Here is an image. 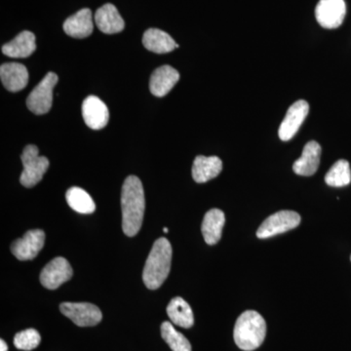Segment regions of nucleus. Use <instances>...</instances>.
Masks as SVG:
<instances>
[{
	"instance_id": "nucleus-16",
	"label": "nucleus",
	"mask_w": 351,
	"mask_h": 351,
	"mask_svg": "<svg viewBox=\"0 0 351 351\" xmlns=\"http://www.w3.org/2000/svg\"><path fill=\"white\" fill-rule=\"evenodd\" d=\"M95 23L101 32L107 34H119L125 27L117 7L110 3L105 4L97 10Z\"/></svg>"
},
{
	"instance_id": "nucleus-28",
	"label": "nucleus",
	"mask_w": 351,
	"mask_h": 351,
	"mask_svg": "<svg viewBox=\"0 0 351 351\" xmlns=\"http://www.w3.org/2000/svg\"><path fill=\"white\" fill-rule=\"evenodd\" d=\"M163 232H169V230H168V228H163Z\"/></svg>"
},
{
	"instance_id": "nucleus-8",
	"label": "nucleus",
	"mask_w": 351,
	"mask_h": 351,
	"mask_svg": "<svg viewBox=\"0 0 351 351\" xmlns=\"http://www.w3.org/2000/svg\"><path fill=\"white\" fill-rule=\"evenodd\" d=\"M346 14L345 0H320L315 8V18L324 29H337L343 24Z\"/></svg>"
},
{
	"instance_id": "nucleus-11",
	"label": "nucleus",
	"mask_w": 351,
	"mask_h": 351,
	"mask_svg": "<svg viewBox=\"0 0 351 351\" xmlns=\"http://www.w3.org/2000/svg\"><path fill=\"white\" fill-rule=\"evenodd\" d=\"M309 112V105L306 101L299 100L289 108L282 123L279 127V138L284 142L294 137L300 127L304 123Z\"/></svg>"
},
{
	"instance_id": "nucleus-26",
	"label": "nucleus",
	"mask_w": 351,
	"mask_h": 351,
	"mask_svg": "<svg viewBox=\"0 0 351 351\" xmlns=\"http://www.w3.org/2000/svg\"><path fill=\"white\" fill-rule=\"evenodd\" d=\"M40 341V334L36 329H27L16 334L14 346L18 350L31 351L38 348Z\"/></svg>"
},
{
	"instance_id": "nucleus-3",
	"label": "nucleus",
	"mask_w": 351,
	"mask_h": 351,
	"mask_svg": "<svg viewBox=\"0 0 351 351\" xmlns=\"http://www.w3.org/2000/svg\"><path fill=\"white\" fill-rule=\"evenodd\" d=\"M267 335V323L257 311H244L235 323L233 338L240 350L252 351L260 348Z\"/></svg>"
},
{
	"instance_id": "nucleus-23",
	"label": "nucleus",
	"mask_w": 351,
	"mask_h": 351,
	"mask_svg": "<svg viewBox=\"0 0 351 351\" xmlns=\"http://www.w3.org/2000/svg\"><path fill=\"white\" fill-rule=\"evenodd\" d=\"M66 202L71 209L80 214H92L96 210L94 200L84 189L73 186L66 191Z\"/></svg>"
},
{
	"instance_id": "nucleus-27",
	"label": "nucleus",
	"mask_w": 351,
	"mask_h": 351,
	"mask_svg": "<svg viewBox=\"0 0 351 351\" xmlns=\"http://www.w3.org/2000/svg\"><path fill=\"white\" fill-rule=\"evenodd\" d=\"M0 351H8V346L3 339L0 341Z\"/></svg>"
},
{
	"instance_id": "nucleus-19",
	"label": "nucleus",
	"mask_w": 351,
	"mask_h": 351,
	"mask_svg": "<svg viewBox=\"0 0 351 351\" xmlns=\"http://www.w3.org/2000/svg\"><path fill=\"white\" fill-rule=\"evenodd\" d=\"M225 223V214L219 209H211L205 214L201 230H202L205 242L208 245L218 243L221 239Z\"/></svg>"
},
{
	"instance_id": "nucleus-18",
	"label": "nucleus",
	"mask_w": 351,
	"mask_h": 351,
	"mask_svg": "<svg viewBox=\"0 0 351 351\" xmlns=\"http://www.w3.org/2000/svg\"><path fill=\"white\" fill-rule=\"evenodd\" d=\"M223 170V162L217 156H196L193 166V178L198 184H203L218 177Z\"/></svg>"
},
{
	"instance_id": "nucleus-9",
	"label": "nucleus",
	"mask_w": 351,
	"mask_h": 351,
	"mask_svg": "<svg viewBox=\"0 0 351 351\" xmlns=\"http://www.w3.org/2000/svg\"><path fill=\"white\" fill-rule=\"evenodd\" d=\"M73 271L66 258L57 257L45 265L40 274V283L49 290H56L73 277Z\"/></svg>"
},
{
	"instance_id": "nucleus-4",
	"label": "nucleus",
	"mask_w": 351,
	"mask_h": 351,
	"mask_svg": "<svg viewBox=\"0 0 351 351\" xmlns=\"http://www.w3.org/2000/svg\"><path fill=\"white\" fill-rule=\"evenodd\" d=\"M24 171L20 177V182L25 188H32L43 180L44 174L49 167V160L45 156H39L38 147L27 145L22 156Z\"/></svg>"
},
{
	"instance_id": "nucleus-24",
	"label": "nucleus",
	"mask_w": 351,
	"mask_h": 351,
	"mask_svg": "<svg viewBox=\"0 0 351 351\" xmlns=\"http://www.w3.org/2000/svg\"><path fill=\"white\" fill-rule=\"evenodd\" d=\"M325 182L328 186L335 188L348 186L351 182V171L348 161L345 159L337 161L325 176Z\"/></svg>"
},
{
	"instance_id": "nucleus-12",
	"label": "nucleus",
	"mask_w": 351,
	"mask_h": 351,
	"mask_svg": "<svg viewBox=\"0 0 351 351\" xmlns=\"http://www.w3.org/2000/svg\"><path fill=\"white\" fill-rule=\"evenodd\" d=\"M82 117L85 123L93 130L107 126L110 113L106 104L96 96H89L83 101Z\"/></svg>"
},
{
	"instance_id": "nucleus-20",
	"label": "nucleus",
	"mask_w": 351,
	"mask_h": 351,
	"mask_svg": "<svg viewBox=\"0 0 351 351\" xmlns=\"http://www.w3.org/2000/svg\"><path fill=\"white\" fill-rule=\"evenodd\" d=\"M36 49V36L29 31L21 32L12 41L2 46L3 54L10 58L29 57Z\"/></svg>"
},
{
	"instance_id": "nucleus-14",
	"label": "nucleus",
	"mask_w": 351,
	"mask_h": 351,
	"mask_svg": "<svg viewBox=\"0 0 351 351\" xmlns=\"http://www.w3.org/2000/svg\"><path fill=\"white\" fill-rule=\"evenodd\" d=\"M321 147L315 141L307 143L302 156L293 164V170L297 175L309 177L315 174L320 164Z\"/></svg>"
},
{
	"instance_id": "nucleus-6",
	"label": "nucleus",
	"mask_w": 351,
	"mask_h": 351,
	"mask_svg": "<svg viewBox=\"0 0 351 351\" xmlns=\"http://www.w3.org/2000/svg\"><path fill=\"white\" fill-rule=\"evenodd\" d=\"M301 216L294 211H279L271 215L258 228L257 237L261 239H269L281 233L294 230L301 223Z\"/></svg>"
},
{
	"instance_id": "nucleus-5",
	"label": "nucleus",
	"mask_w": 351,
	"mask_h": 351,
	"mask_svg": "<svg viewBox=\"0 0 351 351\" xmlns=\"http://www.w3.org/2000/svg\"><path fill=\"white\" fill-rule=\"evenodd\" d=\"M59 77L56 73H48L27 98V108L34 114H45L51 110L53 103V89Z\"/></svg>"
},
{
	"instance_id": "nucleus-15",
	"label": "nucleus",
	"mask_w": 351,
	"mask_h": 351,
	"mask_svg": "<svg viewBox=\"0 0 351 351\" xmlns=\"http://www.w3.org/2000/svg\"><path fill=\"white\" fill-rule=\"evenodd\" d=\"M180 80L177 69L170 66H162L154 71L149 82V89L156 97L166 96Z\"/></svg>"
},
{
	"instance_id": "nucleus-1",
	"label": "nucleus",
	"mask_w": 351,
	"mask_h": 351,
	"mask_svg": "<svg viewBox=\"0 0 351 351\" xmlns=\"http://www.w3.org/2000/svg\"><path fill=\"white\" fill-rule=\"evenodd\" d=\"M122 228L127 237H133L142 228L145 209V191L142 182L136 176H129L121 191Z\"/></svg>"
},
{
	"instance_id": "nucleus-2",
	"label": "nucleus",
	"mask_w": 351,
	"mask_h": 351,
	"mask_svg": "<svg viewBox=\"0 0 351 351\" xmlns=\"http://www.w3.org/2000/svg\"><path fill=\"white\" fill-rule=\"evenodd\" d=\"M172 262V246L165 237L157 239L145 262L143 280L149 290L160 287L169 276Z\"/></svg>"
},
{
	"instance_id": "nucleus-22",
	"label": "nucleus",
	"mask_w": 351,
	"mask_h": 351,
	"mask_svg": "<svg viewBox=\"0 0 351 351\" xmlns=\"http://www.w3.org/2000/svg\"><path fill=\"white\" fill-rule=\"evenodd\" d=\"M167 314L173 324L179 327L189 329L193 327L195 323L193 309L181 297H176L171 300L167 306Z\"/></svg>"
},
{
	"instance_id": "nucleus-7",
	"label": "nucleus",
	"mask_w": 351,
	"mask_h": 351,
	"mask_svg": "<svg viewBox=\"0 0 351 351\" xmlns=\"http://www.w3.org/2000/svg\"><path fill=\"white\" fill-rule=\"evenodd\" d=\"M60 311L80 327H92L103 318L100 308L89 302H63Z\"/></svg>"
},
{
	"instance_id": "nucleus-17",
	"label": "nucleus",
	"mask_w": 351,
	"mask_h": 351,
	"mask_svg": "<svg viewBox=\"0 0 351 351\" xmlns=\"http://www.w3.org/2000/svg\"><path fill=\"white\" fill-rule=\"evenodd\" d=\"M94 25L92 12L85 8L71 16L64 23V31L73 38H86L93 32Z\"/></svg>"
},
{
	"instance_id": "nucleus-21",
	"label": "nucleus",
	"mask_w": 351,
	"mask_h": 351,
	"mask_svg": "<svg viewBox=\"0 0 351 351\" xmlns=\"http://www.w3.org/2000/svg\"><path fill=\"white\" fill-rule=\"evenodd\" d=\"M143 44L147 50L156 54H165L179 48L167 32L158 29H147L143 36Z\"/></svg>"
},
{
	"instance_id": "nucleus-10",
	"label": "nucleus",
	"mask_w": 351,
	"mask_h": 351,
	"mask_svg": "<svg viewBox=\"0 0 351 351\" xmlns=\"http://www.w3.org/2000/svg\"><path fill=\"white\" fill-rule=\"evenodd\" d=\"M45 233L41 230L25 232L22 239L15 240L11 245V252L18 260H34L43 248Z\"/></svg>"
},
{
	"instance_id": "nucleus-25",
	"label": "nucleus",
	"mask_w": 351,
	"mask_h": 351,
	"mask_svg": "<svg viewBox=\"0 0 351 351\" xmlns=\"http://www.w3.org/2000/svg\"><path fill=\"white\" fill-rule=\"evenodd\" d=\"M161 336L173 351H191V345L189 339L178 332L172 323L163 322L161 325Z\"/></svg>"
},
{
	"instance_id": "nucleus-13",
	"label": "nucleus",
	"mask_w": 351,
	"mask_h": 351,
	"mask_svg": "<svg viewBox=\"0 0 351 351\" xmlns=\"http://www.w3.org/2000/svg\"><path fill=\"white\" fill-rule=\"evenodd\" d=\"M0 78L8 91L19 92L29 82V73L24 64L7 63L0 66Z\"/></svg>"
}]
</instances>
